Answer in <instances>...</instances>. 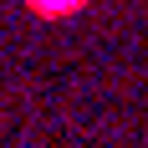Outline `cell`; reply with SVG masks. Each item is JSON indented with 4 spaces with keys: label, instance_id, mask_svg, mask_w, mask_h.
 I'll use <instances>...</instances> for the list:
<instances>
[{
    "label": "cell",
    "instance_id": "1",
    "mask_svg": "<svg viewBox=\"0 0 148 148\" xmlns=\"http://www.w3.org/2000/svg\"><path fill=\"white\" fill-rule=\"evenodd\" d=\"M36 5H46V10H66V5H77V0H36Z\"/></svg>",
    "mask_w": 148,
    "mask_h": 148
}]
</instances>
